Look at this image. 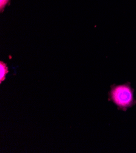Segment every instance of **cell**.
<instances>
[{"mask_svg": "<svg viewBox=\"0 0 136 153\" xmlns=\"http://www.w3.org/2000/svg\"><path fill=\"white\" fill-rule=\"evenodd\" d=\"M109 100L112 101L119 110L125 111L136 103L134 98V90L129 83L112 85L109 92Z\"/></svg>", "mask_w": 136, "mask_h": 153, "instance_id": "cell-1", "label": "cell"}, {"mask_svg": "<svg viewBox=\"0 0 136 153\" xmlns=\"http://www.w3.org/2000/svg\"><path fill=\"white\" fill-rule=\"evenodd\" d=\"M9 73V68L7 66V64L3 61L0 62V84L5 81L6 76Z\"/></svg>", "mask_w": 136, "mask_h": 153, "instance_id": "cell-2", "label": "cell"}, {"mask_svg": "<svg viewBox=\"0 0 136 153\" xmlns=\"http://www.w3.org/2000/svg\"><path fill=\"white\" fill-rule=\"evenodd\" d=\"M9 0H0V9H1V12H3L5 6L8 3Z\"/></svg>", "mask_w": 136, "mask_h": 153, "instance_id": "cell-3", "label": "cell"}]
</instances>
